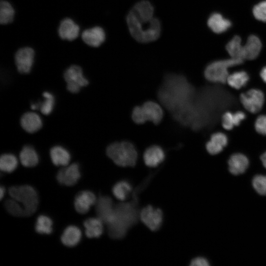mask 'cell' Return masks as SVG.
<instances>
[{
    "instance_id": "obj_31",
    "label": "cell",
    "mask_w": 266,
    "mask_h": 266,
    "mask_svg": "<svg viewBox=\"0 0 266 266\" xmlns=\"http://www.w3.org/2000/svg\"><path fill=\"white\" fill-rule=\"evenodd\" d=\"M18 161L16 157L12 154H4L0 158V168L1 170L10 173L17 167Z\"/></svg>"
},
{
    "instance_id": "obj_1",
    "label": "cell",
    "mask_w": 266,
    "mask_h": 266,
    "mask_svg": "<svg viewBox=\"0 0 266 266\" xmlns=\"http://www.w3.org/2000/svg\"><path fill=\"white\" fill-rule=\"evenodd\" d=\"M150 179V176L134 191L129 201L114 205L111 221L106 225L109 236L113 239L123 238L128 230L135 225L139 219L138 194Z\"/></svg>"
},
{
    "instance_id": "obj_21",
    "label": "cell",
    "mask_w": 266,
    "mask_h": 266,
    "mask_svg": "<svg viewBox=\"0 0 266 266\" xmlns=\"http://www.w3.org/2000/svg\"><path fill=\"white\" fill-rule=\"evenodd\" d=\"M207 25L213 32L220 33L226 31L231 26V22L221 14L214 13L209 17Z\"/></svg>"
},
{
    "instance_id": "obj_5",
    "label": "cell",
    "mask_w": 266,
    "mask_h": 266,
    "mask_svg": "<svg viewBox=\"0 0 266 266\" xmlns=\"http://www.w3.org/2000/svg\"><path fill=\"white\" fill-rule=\"evenodd\" d=\"M243 60L231 58L219 60L209 64L204 70V76L213 83H225L229 76L228 69L230 67L241 64Z\"/></svg>"
},
{
    "instance_id": "obj_3",
    "label": "cell",
    "mask_w": 266,
    "mask_h": 266,
    "mask_svg": "<svg viewBox=\"0 0 266 266\" xmlns=\"http://www.w3.org/2000/svg\"><path fill=\"white\" fill-rule=\"evenodd\" d=\"M108 157L117 165L133 166L137 159V152L134 145L127 141L114 142L106 149Z\"/></svg>"
},
{
    "instance_id": "obj_35",
    "label": "cell",
    "mask_w": 266,
    "mask_h": 266,
    "mask_svg": "<svg viewBox=\"0 0 266 266\" xmlns=\"http://www.w3.org/2000/svg\"><path fill=\"white\" fill-rule=\"evenodd\" d=\"M252 185L260 195L266 196V176L257 175L252 180Z\"/></svg>"
},
{
    "instance_id": "obj_30",
    "label": "cell",
    "mask_w": 266,
    "mask_h": 266,
    "mask_svg": "<svg viewBox=\"0 0 266 266\" xmlns=\"http://www.w3.org/2000/svg\"><path fill=\"white\" fill-rule=\"evenodd\" d=\"M14 9L11 4L5 0L0 2V23L1 24H7L11 23L14 19Z\"/></svg>"
},
{
    "instance_id": "obj_13",
    "label": "cell",
    "mask_w": 266,
    "mask_h": 266,
    "mask_svg": "<svg viewBox=\"0 0 266 266\" xmlns=\"http://www.w3.org/2000/svg\"><path fill=\"white\" fill-rule=\"evenodd\" d=\"M97 199L95 195L89 191H83L79 192L75 197L74 207L76 211L80 214L87 213L91 207L96 203Z\"/></svg>"
},
{
    "instance_id": "obj_28",
    "label": "cell",
    "mask_w": 266,
    "mask_h": 266,
    "mask_svg": "<svg viewBox=\"0 0 266 266\" xmlns=\"http://www.w3.org/2000/svg\"><path fill=\"white\" fill-rule=\"evenodd\" d=\"M133 187L127 181L121 180L116 183L112 188L114 196L119 200L123 201L127 200L133 194Z\"/></svg>"
},
{
    "instance_id": "obj_10",
    "label": "cell",
    "mask_w": 266,
    "mask_h": 266,
    "mask_svg": "<svg viewBox=\"0 0 266 266\" xmlns=\"http://www.w3.org/2000/svg\"><path fill=\"white\" fill-rule=\"evenodd\" d=\"M34 57L33 50L29 47L19 49L15 55V63L18 71L21 73L30 72Z\"/></svg>"
},
{
    "instance_id": "obj_17",
    "label": "cell",
    "mask_w": 266,
    "mask_h": 266,
    "mask_svg": "<svg viewBox=\"0 0 266 266\" xmlns=\"http://www.w3.org/2000/svg\"><path fill=\"white\" fill-rule=\"evenodd\" d=\"M229 170L233 175L244 173L249 166V160L244 154L236 153L233 154L228 160Z\"/></svg>"
},
{
    "instance_id": "obj_33",
    "label": "cell",
    "mask_w": 266,
    "mask_h": 266,
    "mask_svg": "<svg viewBox=\"0 0 266 266\" xmlns=\"http://www.w3.org/2000/svg\"><path fill=\"white\" fill-rule=\"evenodd\" d=\"M6 211L11 215L16 217L25 216L24 210L21 205L12 198L8 199L4 202Z\"/></svg>"
},
{
    "instance_id": "obj_9",
    "label": "cell",
    "mask_w": 266,
    "mask_h": 266,
    "mask_svg": "<svg viewBox=\"0 0 266 266\" xmlns=\"http://www.w3.org/2000/svg\"><path fill=\"white\" fill-rule=\"evenodd\" d=\"M139 219L151 231H157L163 223V212L160 209L149 205L140 211Z\"/></svg>"
},
{
    "instance_id": "obj_11",
    "label": "cell",
    "mask_w": 266,
    "mask_h": 266,
    "mask_svg": "<svg viewBox=\"0 0 266 266\" xmlns=\"http://www.w3.org/2000/svg\"><path fill=\"white\" fill-rule=\"evenodd\" d=\"M80 176L81 173L78 164L73 163L61 169L57 173L56 178L60 184L70 186L75 185L80 179Z\"/></svg>"
},
{
    "instance_id": "obj_43",
    "label": "cell",
    "mask_w": 266,
    "mask_h": 266,
    "mask_svg": "<svg viewBox=\"0 0 266 266\" xmlns=\"http://www.w3.org/2000/svg\"><path fill=\"white\" fill-rule=\"evenodd\" d=\"M5 193V189L3 186L0 187V199H2Z\"/></svg>"
},
{
    "instance_id": "obj_18",
    "label": "cell",
    "mask_w": 266,
    "mask_h": 266,
    "mask_svg": "<svg viewBox=\"0 0 266 266\" xmlns=\"http://www.w3.org/2000/svg\"><path fill=\"white\" fill-rule=\"evenodd\" d=\"M165 158V154L162 148L153 145L148 148L143 155V160L146 166L156 167L161 164Z\"/></svg>"
},
{
    "instance_id": "obj_12",
    "label": "cell",
    "mask_w": 266,
    "mask_h": 266,
    "mask_svg": "<svg viewBox=\"0 0 266 266\" xmlns=\"http://www.w3.org/2000/svg\"><path fill=\"white\" fill-rule=\"evenodd\" d=\"M114 207L111 199L108 196H100L97 200L96 211L97 216L105 225L111 220Z\"/></svg>"
},
{
    "instance_id": "obj_27",
    "label": "cell",
    "mask_w": 266,
    "mask_h": 266,
    "mask_svg": "<svg viewBox=\"0 0 266 266\" xmlns=\"http://www.w3.org/2000/svg\"><path fill=\"white\" fill-rule=\"evenodd\" d=\"M249 76L244 71H238L229 74L226 82L232 88L238 90L244 87L248 82Z\"/></svg>"
},
{
    "instance_id": "obj_19",
    "label": "cell",
    "mask_w": 266,
    "mask_h": 266,
    "mask_svg": "<svg viewBox=\"0 0 266 266\" xmlns=\"http://www.w3.org/2000/svg\"><path fill=\"white\" fill-rule=\"evenodd\" d=\"M262 46L258 37L255 35H250L243 46V59L253 60L256 58L260 53Z\"/></svg>"
},
{
    "instance_id": "obj_39",
    "label": "cell",
    "mask_w": 266,
    "mask_h": 266,
    "mask_svg": "<svg viewBox=\"0 0 266 266\" xmlns=\"http://www.w3.org/2000/svg\"><path fill=\"white\" fill-rule=\"evenodd\" d=\"M192 266H208L209 264L208 261L203 257H197L193 259L190 264Z\"/></svg>"
},
{
    "instance_id": "obj_20",
    "label": "cell",
    "mask_w": 266,
    "mask_h": 266,
    "mask_svg": "<svg viewBox=\"0 0 266 266\" xmlns=\"http://www.w3.org/2000/svg\"><path fill=\"white\" fill-rule=\"evenodd\" d=\"M20 123L22 128L30 133L37 132L42 126V122L40 116L33 112L24 113L21 118Z\"/></svg>"
},
{
    "instance_id": "obj_16",
    "label": "cell",
    "mask_w": 266,
    "mask_h": 266,
    "mask_svg": "<svg viewBox=\"0 0 266 266\" xmlns=\"http://www.w3.org/2000/svg\"><path fill=\"white\" fill-rule=\"evenodd\" d=\"M228 143V137L224 133L216 132L211 135L205 147L207 151L210 154L214 155L221 152Z\"/></svg>"
},
{
    "instance_id": "obj_38",
    "label": "cell",
    "mask_w": 266,
    "mask_h": 266,
    "mask_svg": "<svg viewBox=\"0 0 266 266\" xmlns=\"http://www.w3.org/2000/svg\"><path fill=\"white\" fill-rule=\"evenodd\" d=\"M254 128L258 133L266 136V115H261L257 118Z\"/></svg>"
},
{
    "instance_id": "obj_29",
    "label": "cell",
    "mask_w": 266,
    "mask_h": 266,
    "mask_svg": "<svg viewBox=\"0 0 266 266\" xmlns=\"http://www.w3.org/2000/svg\"><path fill=\"white\" fill-rule=\"evenodd\" d=\"M226 50L232 58L243 59V46L241 38L235 35L226 45Z\"/></svg>"
},
{
    "instance_id": "obj_26",
    "label": "cell",
    "mask_w": 266,
    "mask_h": 266,
    "mask_svg": "<svg viewBox=\"0 0 266 266\" xmlns=\"http://www.w3.org/2000/svg\"><path fill=\"white\" fill-rule=\"evenodd\" d=\"M20 160L23 166L26 167H33L38 163L39 158L33 147L26 145L20 152Z\"/></svg>"
},
{
    "instance_id": "obj_40",
    "label": "cell",
    "mask_w": 266,
    "mask_h": 266,
    "mask_svg": "<svg viewBox=\"0 0 266 266\" xmlns=\"http://www.w3.org/2000/svg\"><path fill=\"white\" fill-rule=\"evenodd\" d=\"M233 116L236 126H239L241 122L246 118L245 113L241 111H238L233 113Z\"/></svg>"
},
{
    "instance_id": "obj_23",
    "label": "cell",
    "mask_w": 266,
    "mask_h": 266,
    "mask_svg": "<svg viewBox=\"0 0 266 266\" xmlns=\"http://www.w3.org/2000/svg\"><path fill=\"white\" fill-rule=\"evenodd\" d=\"M103 223L98 217L86 219L83 223L85 234L89 238H98L103 231Z\"/></svg>"
},
{
    "instance_id": "obj_41",
    "label": "cell",
    "mask_w": 266,
    "mask_h": 266,
    "mask_svg": "<svg viewBox=\"0 0 266 266\" xmlns=\"http://www.w3.org/2000/svg\"><path fill=\"white\" fill-rule=\"evenodd\" d=\"M260 74L262 80L266 83V66L261 69Z\"/></svg>"
},
{
    "instance_id": "obj_14",
    "label": "cell",
    "mask_w": 266,
    "mask_h": 266,
    "mask_svg": "<svg viewBox=\"0 0 266 266\" xmlns=\"http://www.w3.org/2000/svg\"><path fill=\"white\" fill-rule=\"evenodd\" d=\"M81 37L88 45L97 47L104 41L105 33L102 28L97 26L84 31Z\"/></svg>"
},
{
    "instance_id": "obj_2",
    "label": "cell",
    "mask_w": 266,
    "mask_h": 266,
    "mask_svg": "<svg viewBox=\"0 0 266 266\" xmlns=\"http://www.w3.org/2000/svg\"><path fill=\"white\" fill-rule=\"evenodd\" d=\"M126 20L131 34L138 42L153 41L160 35L161 25L156 18L154 17L150 20H143L136 17L130 11Z\"/></svg>"
},
{
    "instance_id": "obj_36",
    "label": "cell",
    "mask_w": 266,
    "mask_h": 266,
    "mask_svg": "<svg viewBox=\"0 0 266 266\" xmlns=\"http://www.w3.org/2000/svg\"><path fill=\"white\" fill-rule=\"evenodd\" d=\"M253 13L256 19L266 22V0L256 5L253 7Z\"/></svg>"
},
{
    "instance_id": "obj_32",
    "label": "cell",
    "mask_w": 266,
    "mask_h": 266,
    "mask_svg": "<svg viewBox=\"0 0 266 266\" xmlns=\"http://www.w3.org/2000/svg\"><path fill=\"white\" fill-rule=\"evenodd\" d=\"M53 222L47 216L40 215L36 220L35 229L37 233L40 234H50L53 231Z\"/></svg>"
},
{
    "instance_id": "obj_25",
    "label": "cell",
    "mask_w": 266,
    "mask_h": 266,
    "mask_svg": "<svg viewBox=\"0 0 266 266\" xmlns=\"http://www.w3.org/2000/svg\"><path fill=\"white\" fill-rule=\"evenodd\" d=\"M133 14L138 18L151 20L154 17V7L152 4L146 0L137 2L130 10Z\"/></svg>"
},
{
    "instance_id": "obj_8",
    "label": "cell",
    "mask_w": 266,
    "mask_h": 266,
    "mask_svg": "<svg viewBox=\"0 0 266 266\" xmlns=\"http://www.w3.org/2000/svg\"><path fill=\"white\" fill-rule=\"evenodd\" d=\"M64 77L66 82L67 89L72 93L79 92L82 87L89 83L88 80L83 75L82 68L77 65L71 66L67 68Z\"/></svg>"
},
{
    "instance_id": "obj_37",
    "label": "cell",
    "mask_w": 266,
    "mask_h": 266,
    "mask_svg": "<svg viewBox=\"0 0 266 266\" xmlns=\"http://www.w3.org/2000/svg\"><path fill=\"white\" fill-rule=\"evenodd\" d=\"M222 125L224 129L231 130L236 126L233 113L227 111L224 113L222 117Z\"/></svg>"
},
{
    "instance_id": "obj_4",
    "label": "cell",
    "mask_w": 266,
    "mask_h": 266,
    "mask_svg": "<svg viewBox=\"0 0 266 266\" xmlns=\"http://www.w3.org/2000/svg\"><path fill=\"white\" fill-rule=\"evenodd\" d=\"M8 193L10 197L17 201L23 207L25 216L33 215L38 205V197L35 190L29 185L12 186Z\"/></svg>"
},
{
    "instance_id": "obj_15",
    "label": "cell",
    "mask_w": 266,
    "mask_h": 266,
    "mask_svg": "<svg viewBox=\"0 0 266 266\" xmlns=\"http://www.w3.org/2000/svg\"><path fill=\"white\" fill-rule=\"evenodd\" d=\"M79 31L78 25L72 19L65 18L60 24L58 33L62 39L71 41L78 37Z\"/></svg>"
},
{
    "instance_id": "obj_34",
    "label": "cell",
    "mask_w": 266,
    "mask_h": 266,
    "mask_svg": "<svg viewBox=\"0 0 266 266\" xmlns=\"http://www.w3.org/2000/svg\"><path fill=\"white\" fill-rule=\"evenodd\" d=\"M43 96L45 100L43 102L38 103V107L42 114L49 115L53 109L54 98L52 94L48 92H44Z\"/></svg>"
},
{
    "instance_id": "obj_6",
    "label": "cell",
    "mask_w": 266,
    "mask_h": 266,
    "mask_svg": "<svg viewBox=\"0 0 266 266\" xmlns=\"http://www.w3.org/2000/svg\"><path fill=\"white\" fill-rule=\"evenodd\" d=\"M132 116L133 121L138 124H143L147 121L158 124L162 120L163 112L158 103L148 101L141 106L134 107Z\"/></svg>"
},
{
    "instance_id": "obj_24",
    "label": "cell",
    "mask_w": 266,
    "mask_h": 266,
    "mask_svg": "<svg viewBox=\"0 0 266 266\" xmlns=\"http://www.w3.org/2000/svg\"><path fill=\"white\" fill-rule=\"evenodd\" d=\"M50 156L52 163L55 166H67L70 160V154L65 148L55 146L51 148Z\"/></svg>"
},
{
    "instance_id": "obj_22",
    "label": "cell",
    "mask_w": 266,
    "mask_h": 266,
    "mask_svg": "<svg viewBox=\"0 0 266 266\" xmlns=\"http://www.w3.org/2000/svg\"><path fill=\"white\" fill-rule=\"evenodd\" d=\"M82 237L81 230L75 226L67 227L64 231L61 240L63 244L67 247L77 245Z\"/></svg>"
},
{
    "instance_id": "obj_7",
    "label": "cell",
    "mask_w": 266,
    "mask_h": 266,
    "mask_svg": "<svg viewBox=\"0 0 266 266\" xmlns=\"http://www.w3.org/2000/svg\"><path fill=\"white\" fill-rule=\"evenodd\" d=\"M240 100L247 111L255 114L263 108L265 103V95L260 89H251L241 94Z\"/></svg>"
},
{
    "instance_id": "obj_42",
    "label": "cell",
    "mask_w": 266,
    "mask_h": 266,
    "mask_svg": "<svg viewBox=\"0 0 266 266\" xmlns=\"http://www.w3.org/2000/svg\"><path fill=\"white\" fill-rule=\"evenodd\" d=\"M260 159L264 166L266 168V151L261 156Z\"/></svg>"
}]
</instances>
